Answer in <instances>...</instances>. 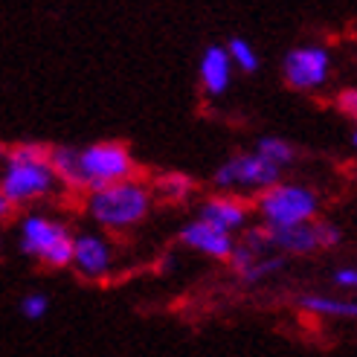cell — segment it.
Instances as JSON below:
<instances>
[{
    "label": "cell",
    "instance_id": "9",
    "mask_svg": "<svg viewBox=\"0 0 357 357\" xmlns=\"http://www.w3.org/2000/svg\"><path fill=\"white\" fill-rule=\"evenodd\" d=\"M253 206H250L241 195H229V192H215L209 198L201 201L198 206V218L209 221L212 227L224 229V233L236 236V233H244L250 227V218H253Z\"/></svg>",
    "mask_w": 357,
    "mask_h": 357
},
{
    "label": "cell",
    "instance_id": "10",
    "mask_svg": "<svg viewBox=\"0 0 357 357\" xmlns=\"http://www.w3.org/2000/svg\"><path fill=\"white\" fill-rule=\"evenodd\" d=\"M177 241H181L183 247L195 250V253H201L206 259H215V261H229L236 253V236L224 233V229L212 227L209 221L204 218H192L181 227V233H177Z\"/></svg>",
    "mask_w": 357,
    "mask_h": 357
},
{
    "label": "cell",
    "instance_id": "11",
    "mask_svg": "<svg viewBox=\"0 0 357 357\" xmlns=\"http://www.w3.org/2000/svg\"><path fill=\"white\" fill-rule=\"evenodd\" d=\"M233 59L227 52V44H209L204 52H201V61H198V82L204 87V93L218 99L229 91L233 84Z\"/></svg>",
    "mask_w": 357,
    "mask_h": 357
},
{
    "label": "cell",
    "instance_id": "7",
    "mask_svg": "<svg viewBox=\"0 0 357 357\" xmlns=\"http://www.w3.org/2000/svg\"><path fill=\"white\" fill-rule=\"evenodd\" d=\"M282 79L288 87L302 93H314L326 87L331 79V52L319 44H302L294 47L282 59Z\"/></svg>",
    "mask_w": 357,
    "mask_h": 357
},
{
    "label": "cell",
    "instance_id": "19",
    "mask_svg": "<svg viewBox=\"0 0 357 357\" xmlns=\"http://www.w3.org/2000/svg\"><path fill=\"white\" fill-rule=\"evenodd\" d=\"M331 282H334L340 291L357 294V267H337V271L331 273Z\"/></svg>",
    "mask_w": 357,
    "mask_h": 357
},
{
    "label": "cell",
    "instance_id": "2",
    "mask_svg": "<svg viewBox=\"0 0 357 357\" xmlns=\"http://www.w3.org/2000/svg\"><path fill=\"white\" fill-rule=\"evenodd\" d=\"M59 174L52 166V151L41 142H15L3 151L0 172V212L9 215L15 209L32 206L50 198L59 186Z\"/></svg>",
    "mask_w": 357,
    "mask_h": 357
},
{
    "label": "cell",
    "instance_id": "17",
    "mask_svg": "<svg viewBox=\"0 0 357 357\" xmlns=\"http://www.w3.org/2000/svg\"><path fill=\"white\" fill-rule=\"evenodd\" d=\"M227 52H229V59H233V64H236V70H241V73H256L259 70V52H256V47L250 44L247 38H229L227 41Z\"/></svg>",
    "mask_w": 357,
    "mask_h": 357
},
{
    "label": "cell",
    "instance_id": "13",
    "mask_svg": "<svg viewBox=\"0 0 357 357\" xmlns=\"http://www.w3.org/2000/svg\"><path fill=\"white\" fill-rule=\"evenodd\" d=\"M317 221L296 224V227H276V229L267 227L271 229V247L282 256H311V253H317V250H323Z\"/></svg>",
    "mask_w": 357,
    "mask_h": 357
},
{
    "label": "cell",
    "instance_id": "12",
    "mask_svg": "<svg viewBox=\"0 0 357 357\" xmlns=\"http://www.w3.org/2000/svg\"><path fill=\"white\" fill-rule=\"evenodd\" d=\"M229 264H233L238 282L253 288V284H259L264 279L282 273L284 264H288V256H282V253H253L250 247L238 244L233 259H229Z\"/></svg>",
    "mask_w": 357,
    "mask_h": 357
},
{
    "label": "cell",
    "instance_id": "5",
    "mask_svg": "<svg viewBox=\"0 0 357 357\" xmlns=\"http://www.w3.org/2000/svg\"><path fill=\"white\" fill-rule=\"evenodd\" d=\"M253 209L264 227H296L319 218V195L308 183L279 181L267 192L256 195Z\"/></svg>",
    "mask_w": 357,
    "mask_h": 357
},
{
    "label": "cell",
    "instance_id": "14",
    "mask_svg": "<svg viewBox=\"0 0 357 357\" xmlns=\"http://www.w3.org/2000/svg\"><path fill=\"white\" fill-rule=\"evenodd\" d=\"M296 308L311 317L326 319H354L357 323V296H328V294H299Z\"/></svg>",
    "mask_w": 357,
    "mask_h": 357
},
{
    "label": "cell",
    "instance_id": "4",
    "mask_svg": "<svg viewBox=\"0 0 357 357\" xmlns=\"http://www.w3.org/2000/svg\"><path fill=\"white\" fill-rule=\"evenodd\" d=\"M73 238L70 227L59 218H50L44 212H26L17 224V250L35 259L50 271H61V267H73Z\"/></svg>",
    "mask_w": 357,
    "mask_h": 357
},
{
    "label": "cell",
    "instance_id": "1",
    "mask_svg": "<svg viewBox=\"0 0 357 357\" xmlns=\"http://www.w3.org/2000/svg\"><path fill=\"white\" fill-rule=\"evenodd\" d=\"M52 166L61 186L73 192H99L122 181L137 177V160L119 139H102L91 146H52Z\"/></svg>",
    "mask_w": 357,
    "mask_h": 357
},
{
    "label": "cell",
    "instance_id": "21",
    "mask_svg": "<svg viewBox=\"0 0 357 357\" xmlns=\"http://www.w3.org/2000/svg\"><path fill=\"white\" fill-rule=\"evenodd\" d=\"M351 146H354V149H357V128H354V131H351Z\"/></svg>",
    "mask_w": 357,
    "mask_h": 357
},
{
    "label": "cell",
    "instance_id": "18",
    "mask_svg": "<svg viewBox=\"0 0 357 357\" xmlns=\"http://www.w3.org/2000/svg\"><path fill=\"white\" fill-rule=\"evenodd\" d=\"M21 314H24V319H44L47 317V311H50V299H47V294H41V291H32V294H26L24 299H21Z\"/></svg>",
    "mask_w": 357,
    "mask_h": 357
},
{
    "label": "cell",
    "instance_id": "8",
    "mask_svg": "<svg viewBox=\"0 0 357 357\" xmlns=\"http://www.w3.org/2000/svg\"><path fill=\"white\" fill-rule=\"evenodd\" d=\"M114 241L105 229H79L73 238V271L87 279V282H99L114 271Z\"/></svg>",
    "mask_w": 357,
    "mask_h": 357
},
{
    "label": "cell",
    "instance_id": "3",
    "mask_svg": "<svg viewBox=\"0 0 357 357\" xmlns=\"http://www.w3.org/2000/svg\"><path fill=\"white\" fill-rule=\"evenodd\" d=\"M154 201V189L139 177H131V181L84 195V212L93 227L105 229L108 236H119L146 221Z\"/></svg>",
    "mask_w": 357,
    "mask_h": 357
},
{
    "label": "cell",
    "instance_id": "16",
    "mask_svg": "<svg viewBox=\"0 0 357 357\" xmlns=\"http://www.w3.org/2000/svg\"><path fill=\"white\" fill-rule=\"evenodd\" d=\"M256 151L259 154H264L271 163H276L279 169H288L294 160H296V151H294V146L288 139H282V137H261L259 142H256Z\"/></svg>",
    "mask_w": 357,
    "mask_h": 357
},
{
    "label": "cell",
    "instance_id": "6",
    "mask_svg": "<svg viewBox=\"0 0 357 357\" xmlns=\"http://www.w3.org/2000/svg\"><path fill=\"white\" fill-rule=\"evenodd\" d=\"M282 172L276 163H271L264 154L253 151H238L233 157H227L224 163L212 174V186L218 192H229V195H261L271 186H276L282 181Z\"/></svg>",
    "mask_w": 357,
    "mask_h": 357
},
{
    "label": "cell",
    "instance_id": "15",
    "mask_svg": "<svg viewBox=\"0 0 357 357\" xmlns=\"http://www.w3.org/2000/svg\"><path fill=\"white\" fill-rule=\"evenodd\" d=\"M151 189H154L157 201H163V204H183V201H189V195L195 192V183L189 181L186 174L172 172V174H160L157 181L151 183Z\"/></svg>",
    "mask_w": 357,
    "mask_h": 357
},
{
    "label": "cell",
    "instance_id": "20",
    "mask_svg": "<svg viewBox=\"0 0 357 357\" xmlns=\"http://www.w3.org/2000/svg\"><path fill=\"white\" fill-rule=\"evenodd\" d=\"M337 108H340L349 119L357 122V87H346V91L337 96Z\"/></svg>",
    "mask_w": 357,
    "mask_h": 357
}]
</instances>
